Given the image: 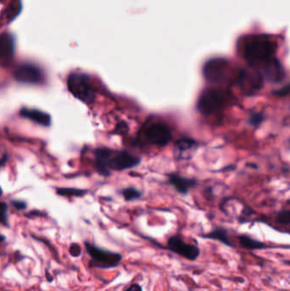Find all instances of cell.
I'll list each match as a JSON object with an SVG mask.
<instances>
[{
    "instance_id": "obj_1",
    "label": "cell",
    "mask_w": 290,
    "mask_h": 291,
    "mask_svg": "<svg viewBox=\"0 0 290 291\" xmlns=\"http://www.w3.org/2000/svg\"><path fill=\"white\" fill-rule=\"evenodd\" d=\"M95 167L98 172L108 175L110 169L125 170L140 164V159L124 151H113L108 149H99L95 152Z\"/></svg>"
},
{
    "instance_id": "obj_2",
    "label": "cell",
    "mask_w": 290,
    "mask_h": 291,
    "mask_svg": "<svg viewBox=\"0 0 290 291\" xmlns=\"http://www.w3.org/2000/svg\"><path fill=\"white\" fill-rule=\"evenodd\" d=\"M276 51V45L267 35L249 37L243 46V57L249 65L266 63L272 60Z\"/></svg>"
},
{
    "instance_id": "obj_3",
    "label": "cell",
    "mask_w": 290,
    "mask_h": 291,
    "mask_svg": "<svg viewBox=\"0 0 290 291\" xmlns=\"http://www.w3.org/2000/svg\"><path fill=\"white\" fill-rule=\"evenodd\" d=\"M229 94L220 89H206L201 93L197 102V108L204 116H210L218 114L226 107Z\"/></svg>"
},
{
    "instance_id": "obj_4",
    "label": "cell",
    "mask_w": 290,
    "mask_h": 291,
    "mask_svg": "<svg viewBox=\"0 0 290 291\" xmlns=\"http://www.w3.org/2000/svg\"><path fill=\"white\" fill-rule=\"evenodd\" d=\"M86 251L90 257L89 267L100 269H112L119 266L123 260L120 253L100 248L90 242H85Z\"/></svg>"
},
{
    "instance_id": "obj_5",
    "label": "cell",
    "mask_w": 290,
    "mask_h": 291,
    "mask_svg": "<svg viewBox=\"0 0 290 291\" xmlns=\"http://www.w3.org/2000/svg\"><path fill=\"white\" fill-rule=\"evenodd\" d=\"M67 88L74 97L85 103L95 101L96 92L89 75L82 72L71 74L67 79Z\"/></svg>"
},
{
    "instance_id": "obj_6",
    "label": "cell",
    "mask_w": 290,
    "mask_h": 291,
    "mask_svg": "<svg viewBox=\"0 0 290 291\" xmlns=\"http://www.w3.org/2000/svg\"><path fill=\"white\" fill-rule=\"evenodd\" d=\"M229 69V62L227 59H210L203 66V78L210 84H221L228 77Z\"/></svg>"
},
{
    "instance_id": "obj_7",
    "label": "cell",
    "mask_w": 290,
    "mask_h": 291,
    "mask_svg": "<svg viewBox=\"0 0 290 291\" xmlns=\"http://www.w3.org/2000/svg\"><path fill=\"white\" fill-rule=\"evenodd\" d=\"M167 247L170 251L189 261H195L200 256V249L194 244H188L179 236H172L168 239Z\"/></svg>"
},
{
    "instance_id": "obj_8",
    "label": "cell",
    "mask_w": 290,
    "mask_h": 291,
    "mask_svg": "<svg viewBox=\"0 0 290 291\" xmlns=\"http://www.w3.org/2000/svg\"><path fill=\"white\" fill-rule=\"evenodd\" d=\"M236 84L246 95H255L262 87L263 77L258 72H249L243 70L237 75Z\"/></svg>"
},
{
    "instance_id": "obj_9",
    "label": "cell",
    "mask_w": 290,
    "mask_h": 291,
    "mask_svg": "<svg viewBox=\"0 0 290 291\" xmlns=\"http://www.w3.org/2000/svg\"><path fill=\"white\" fill-rule=\"evenodd\" d=\"M145 135L148 142L159 147L168 145L172 140L171 131L169 127L160 123L149 125L146 130Z\"/></svg>"
},
{
    "instance_id": "obj_10",
    "label": "cell",
    "mask_w": 290,
    "mask_h": 291,
    "mask_svg": "<svg viewBox=\"0 0 290 291\" xmlns=\"http://www.w3.org/2000/svg\"><path fill=\"white\" fill-rule=\"evenodd\" d=\"M14 78L16 81L22 84H40L42 82V71L37 66L30 64H24L19 66L15 71Z\"/></svg>"
},
{
    "instance_id": "obj_11",
    "label": "cell",
    "mask_w": 290,
    "mask_h": 291,
    "mask_svg": "<svg viewBox=\"0 0 290 291\" xmlns=\"http://www.w3.org/2000/svg\"><path fill=\"white\" fill-rule=\"evenodd\" d=\"M198 143L191 138H182L174 143V155L178 159H188L193 157L198 149Z\"/></svg>"
},
{
    "instance_id": "obj_12",
    "label": "cell",
    "mask_w": 290,
    "mask_h": 291,
    "mask_svg": "<svg viewBox=\"0 0 290 291\" xmlns=\"http://www.w3.org/2000/svg\"><path fill=\"white\" fill-rule=\"evenodd\" d=\"M20 114L25 119H29L38 125L48 127L51 124V117L50 114L38 109L22 108Z\"/></svg>"
},
{
    "instance_id": "obj_13",
    "label": "cell",
    "mask_w": 290,
    "mask_h": 291,
    "mask_svg": "<svg viewBox=\"0 0 290 291\" xmlns=\"http://www.w3.org/2000/svg\"><path fill=\"white\" fill-rule=\"evenodd\" d=\"M262 77L266 78L271 82H279L283 79V71L282 66L275 60H270L264 63L263 75Z\"/></svg>"
},
{
    "instance_id": "obj_14",
    "label": "cell",
    "mask_w": 290,
    "mask_h": 291,
    "mask_svg": "<svg viewBox=\"0 0 290 291\" xmlns=\"http://www.w3.org/2000/svg\"><path fill=\"white\" fill-rule=\"evenodd\" d=\"M169 183L182 194H188V192L198 183L195 179L184 177L178 174H171L169 175Z\"/></svg>"
},
{
    "instance_id": "obj_15",
    "label": "cell",
    "mask_w": 290,
    "mask_h": 291,
    "mask_svg": "<svg viewBox=\"0 0 290 291\" xmlns=\"http://www.w3.org/2000/svg\"><path fill=\"white\" fill-rule=\"evenodd\" d=\"M202 237L203 238L219 241L222 244H226L227 246L234 247V245L232 244V241L230 240L228 231L226 228H222V227L215 228L209 233L203 234V235H202Z\"/></svg>"
},
{
    "instance_id": "obj_16",
    "label": "cell",
    "mask_w": 290,
    "mask_h": 291,
    "mask_svg": "<svg viewBox=\"0 0 290 291\" xmlns=\"http://www.w3.org/2000/svg\"><path fill=\"white\" fill-rule=\"evenodd\" d=\"M238 241L241 246L248 250H259V249H271L275 247L270 246L268 244L252 238L248 235L238 236Z\"/></svg>"
},
{
    "instance_id": "obj_17",
    "label": "cell",
    "mask_w": 290,
    "mask_h": 291,
    "mask_svg": "<svg viewBox=\"0 0 290 291\" xmlns=\"http://www.w3.org/2000/svg\"><path fill=\"white\" fill-rule=\"evenodd\" d=\"M265 119H266V116H265L263 112H251L248 118V125L252 127H260L263 124Z\"/></svg>"
},
{
    "instance_id": "obj_18",
    "label": "cell",
    "mask_w": 290,
    "mask_h": 291,
    "mask_svg": "<svg viewBox=\"0 0 290 291\" xmlns=\"http://www.w3.org/2000/svg\"><path fill=\"white\" fill-rule=\"evenodd\" d=\"M56 192L59 195L65 197H81L86 194V191L76 188H58Z\"/></svg>"
},
{
    "instance_id": "obj_19",
    "label": "cell",
    "mask_w": 290,
    "mask_h": 291,
    "mask_svg": "<svg viewBox=\"0 0 290 291\" xmlns=\"http://www.w3.org/2000/svg\"><path fill=\"white\" fill-rule=\"evenodd\" d=\"M276 223L280 225L287 226L290 224V209H282L277 212Z\"/></svg>"
},
{
    "instance_id": "obj_20",
    "label": "cell",
    "mask_w": 290,
    "mask_h": 291,
    "mask_svg": "<svg viewBox=\"0 0 290 291\" xmlns=\"http://www.w3.org/2000/svg\"><path fill=\"white\" fill-rule=\"evenodd\" d=\"M123 196L127 201H132L134 199H137L141 196V193L135 188H129L123 191Z\"/></svg>"
},
{
    "instance_id": "obj_21",
    "label": "cell",
    "mask_w": 290,
    "mask_h": 291,
    "mask_svg": "<svg viewBox=\"0 0 290 291\" xmlns=\"http://www.w3.org/2000/svg\"><path fill=\"white\" fill-rule=\"evenodd\" d=\"M7 212H8V206L6 203H2L0 206V216H1V223L2 225L8 226V216H7Z\"/></svg>"
},
{
    "instance_id": "obj_22",
    "label": "cell",
    "mask_w": 290,
    "mask_h": 291,
    "mask_svg": "<svg viewBox=\"0 0 290 291\" xmlns=\"http://www.w3.org/2000/svg\"><path fill=\"white\" fill-rule=\"evenodd\" d=\"M68 252L71 257L78 258V257H80L81 254H82V249H81V246H80L79 244L72 243V244L69 246Z\"/></svg>"
},
{
    "instance_id": "obj_23",
    "label": "cell",
    "mask_w": 290,
    "mask_h": 291,
    "mask_svg": "<svg viewBox=\"0 0 290 291\" xmlns=\"http://www.w3.org/2000/svg\"><path fill=\"white\" fill-rule=\"evenodd\" d=\"M272 94L278 96V97H284L290 94V84L285 85L283 87L280 88L278 90H275L272 91Z\"/></svg>"
},
{
    "instance_id": "obj_24",
    "label": "cell",
    "mask_w": 290,
    "mask_h": 291,
    "mask_svg": "<svg viewBox=\"0 0 290 291\" xmlns=\"http://www.w3.org/2000/svg\"><path fill=\"white\" fill-rule=\"evenodd\" d=\"M124 291H143V289L139 283H133Z\"/></svg>"
},
{
    "instance_id": "obj_25",
    "label": "cell",
    "mask_w": 290,
    "mask_h": 291,
    "mask_svg": "<svg viewBox=\"0 0 290 291\" xmlns=\"http://www.w3.org/2000/svg\"><path fill=\"white\" fill-rule=\"evenodd\" d=\"M45 278H46V280H47L49 283H52L53 281H54V276L51 275L47 269L45 271Z\"/></svg>"
},
{
    "instance_id": "obj_26",
    "label": "cell",
    "mask_w": 290,
    "mask_h": 291,
    "mask_svg": "<svg viewBox=\"0 0 290 291\" xmlns=\"http://www.w3.org/2000/svg\"><path fill=\"white\" fill-rule=\"evenodd\" d=\"M13 204L18 209H22L26 208V204L22 203V202H14Z\"/></svg>"
}]
</instances>
